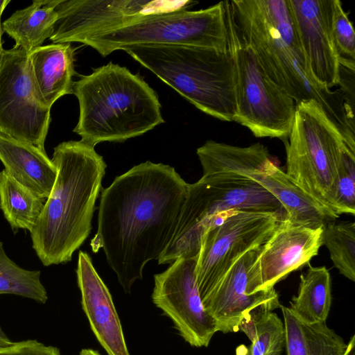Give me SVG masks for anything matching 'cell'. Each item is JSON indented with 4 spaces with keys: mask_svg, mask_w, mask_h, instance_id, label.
<instances>
[{
    "mask_svg": "<svg viewBox=\"0 0 355 355\" xmlns=\"http://www.w3.org/2000/svg\"><path fill=\"white\" fill-rule=\"evenodd\" d=\"M189 184L162 163H141L103 189L93 252L103 249L125 293L158 260L175 232Z\"/></svg>",
    "mask_w": 355,
    "mask_h": 355,
    "instance_id": "1",
    "label": "cell"
},
{
    "mask_svg": "<svg viewBox=\"0 0 355 355\" xmlns=\"http://www.w3.org/2000/svg\"><path fill=\"white\" fill-rule=\"evenodd\" d=\"M52 161L57 177L30 232L32 248L44 266L66 263L89 236L106 164L81 140L60 143Z\"/></svg>",
    "mask_w": 355,
    "mask_h": 355,
    "instance_id": "2",
    "label": "cell"
},
{
    "mask_svg": "<svg viewBox=\"0 0 355 355\" xmlns=\"http://www.w3.org/2000/svg\"><path fill=\"white\" fill-rule=\"evenodd\" d=\"M239 32L268 78L296 105L314 99L344 135L352 132L349 106L322 89L308 68L288 0L229 1Z\"/></svg>",
    "mask_w": 355,
    "mask_h": 355,
    "instance_id": "3",
    "label": "cell"
},
{
    "mask_svg": "<svg viewBox=\"0 0 355 355\" xmlns=\"http://www.w3.org/2000/svg\"><path fill=\"white\" fill-rule=\"evenodd\" d=\"M79 118L73 132L95 146L123 142L163 123L156 92L139 74L112 62L73 83Z\"/></svg>",
    "mask_w": 355,
    "mask_h": 355,
    "instance_id": "4",
    "label": "cell"
},
{
    "mask_svg": "<svg viewBox=\"0 0 355 355\" xmlns=\"http://www.w3.org/2000/svg\"><path fill=\"white\" fill-rule=\"evenodd\" d=\"M204 113L223 121L236 114L230 51L190 45H132L122 49Z\"/></svg>",
    "mask_w": 355,
    "mask_h": 355,
    "instance_id": "5",
    "label": "cell"
},
{
    "mask_svg": "<svg viewBox=\"0 0 355 355\" xmlns=\"http://www.w3.org/2000/svg\"><path fill=\"white\" fill-rule=\"evenodd\" d=\"M288 139L284 140L285 173L315 200L340 216L336 184L343 151L350 148L341 130L322 105L311 99L296 105Z\"/></svg>",
    "mask_w": 355,
    "mask_h": 355,
    "instance_id": "6",
    "label": "cell"
},
{
    "mask_svg": "<svg viewBox=\"0 0 355 355\" xmlns=\"http://www.w3.org/2000/svg\"><path fill=\"white\" fill-rule=\"evenodd\" d=\"M230 210L277 212L286 218L280 202L249 178L202 176L189 184L175 232L158 263L171 264L180 257L196 258L211 218Z\"/></svg>",
    "mask_w": 355,
    "mask_h": 355,
    "instance_id": "7",
    "label": "cell"
},
{
    "mask_svg": "<svg viewBox=\"0 0 355 355\" xmlns=\"http://www.w3.org/2000/svg\"><path fill=\"white\" fill-rule=\"evenodd\" d=\"M227 49L236 73L235 122L257 137L286 140L292 128L296 103L266 75L233 19L229 1H224Z\"/></svg>",
    "mask_w": 355,
    "mask_h": 355,
    "instance_id": "8",
    "label": "cell"
},
{
    "mask_svg": "<svg viewBox=\"0 0 355 355\" xmlns=\"http://www.w3.org/2000/svg\"><path fill=\"white\" fill-rule=\"evenodd\" d=\"M103 57L132 45H190L227 50L224 1L207 8L148 16L86 37Z\"/></svg>",
    "mask_w": 355,
    "mask_h": 355,
    "instance_id": "9",
    "label": "cell"
},
{
    "mask_svg": "<svg viewBox=\"0 0 355 355\" xmlns=\"http://www.w3.org/2000/svg\"><path fill=\"white\" fill-rule=\"evenodd\" d=\"M51 109L37 89L26 50L13 46L0 54V132L45 150Z\"/></svg>",
    "mask_w": 355,
    "mask_h": 355,
    "instance_id": "10",
    "label": "cell"
},
{
    "mask_svg": "<svg viewBox=\"0 0 355 355\" xmlns=\"http://www.w3.org/2000/svg\"><path fill=\"white\" fill-rule=\"evenodd\" d=\"M285 216L277 212L231 210L201 239L196 266L200 298L248 251L263 244Z\"/></svg>",
    "mask_w": 355,
    "mask_h": 355,
    "instance_id": "11",
    "label": "cell"
},
{
    "mask_svg": "<svg viewBox=\"0 0 355 355\" xmlns=\"http://www.w3.org/2000/svg\"><path fill=\"white\" fill-rule=\"evenodd\" d=\"M193 1L58 0L53 43L80 42L87 37L148 16L188 10Z\"/></svg>",
    "mask_w": 355,
    "mask_h": 355,
    "instance_id": "12",
    "label": "cell"
},
{
    "mask_svg": "<svg viewBox=\"0 0 355 355\" xmlns=\"http://www.w3.org/2000/svg\"><path fill=\"white\" fill-rule=\"evenodd\" d=\"M196 258L180 257L154 276L152 300L190 345L207 347L218 331L202 304L196 276Z\"/></svg>",
    "mask_w": 355,
    "mask_h": 355,
    "instance_id": "13",
    "label": "cell"
},
{
    "mask_svg": "<svg viewBox=\"0 0 355 355\" xmlns=\"http://www.w3.org/2000/svg\"><path fill=\"white\" fill-rule=\"evenodd\" d=\"M323 230L296 225L286 218L279 220L250 267L248 293L271 290L291 272L309 264L323 245Z\"/></svg>",
    "mask_w": 355,
    "mask_h": 355,
    "instance_id": "14",
    "label": "cell"
},
{
    "mask_svg": "<svg viewBox=\"0 0 355 355\" xmlns=\"http://www.w3.org/2000/svg\"><path fill=\"white\" fill-rule=\"evenodd\" d=\"M310 73L323 90L340 85L332 24L335 0H288Z\"/></svg>",
    "mask_w": 355,
    "mask_h": 355,
    "instance_id": "15",
    "label": "cell"
},
{
    "mask_svg": "<svg viewBox=\"0 0 355 355\" xmlns=\"http://www.w3.org/2000/svg\"><path fill=\"white\" fill-rule=\"evenodd\" d=\"M259 247L243 254L201 297L205 309L216 323L218 331L236 332L242 319L251 310L262 305L274 310L281 305L275 288L255 295L248 293L249 271Z\"/></svg>",
    "mask_w": 355,
    "mask_h": 355,
    "instance_id": "16",
    "label": "cell"
},
{
    "mask_svg": "<svg viewBox=\"0 0 355 355\" xmlns=\"http://www.w3.org/2000/svg\"><path fill=\"white\" fill-rule=\"evenodd\" d=\"M82 308L91 329L108 355H130L112 295L92 263L80 250L76 268Z\"/></svg>",
    "mask_w": 355,
    "mask_h": 355,
    "instance_id": "17",
    "label": "cell"
},
{
    "mask_svg": "<svg viewBox=\"0 0 355 355\" xmlns=\"http://www.w3.org/2000/svg\"><path fill=\"white\" fill-rule=\"evenodd\" d=\"M248 178L280 202L286 218L294 224L311 228L324 227L339 217L299 187L272 158Z\"/></svg>",
    "mask_w": 355,
    "mask_h": 355,
    "instance_id": "18",
    "label": "cell"
},
{
    "mask_svg": "<svg viewBox=\"0 0 355 355\" xmlns=\"http://www.w3.org/2000/svg\"><path fill=\"white\" fill-rule=\"evenodd\" d=\"M0 161L17 182L46 200L57 177V168L46 151L0 132Z\"/></svg>",
    "mask_w": 355,
    "mask_h": 355,
    "instance_id": "19",
    "label": "cell"
},
{
    "mask_svg": "<svg viewBox=\"0 0 355 355\" xmlns=\"http://www.w3.org/2000/svg\"><path fill=\"white\" fill-rule=\"evenodd\" d=\"M33 79L38 93L51 107L60 97L73 94L74 51L69 43H53L29 53Z\"/></svg>",
    "mask_w": 355,
    "mask_h": 355,
    "instance_id": "20",
    "label": "cell"
},
{
    "mask_svg": "<svg viewBox=\"0 0 355 355\" xmlns=\"http://www.w3.org/2000/svg\"><path fill=\"white\" fill-rule=\"evenodd\" d=\"M196 153L202 166V177L248 178L271 158L268 148L261 143L241 147L208 140L197 149Z\"/></svg>",
    "mask_w": 355,
    "mask_h": 355,
    "instance_id": "21",
    "label": "cell"
},
{
    "mask_svg": "<svg viewBox=\"0 0 355 355\" xmlns=\"http://www.w3.org/2000/svg\"><path fill=\"white\" fill-rule=\"evenodd\" d=\"M287 355H345L347 343L326 322L308 324L280 305Z\"/></svg>",
    "mask_w": 355,
    "mask_h": 355,
    "instance_id": "22",
    "label": "cell"
},
{
    "mask_svg": "<svg viewBox=\"0 0 355 355\" xmlns=\"http://www.w3.org/2000/svg\"><path fill=\"white\" fill-rule=\"evenodd\" d=\"M58 1L35 0L17 10L1 24L3 32L13 39L15 46L31 52L51 36L58 17L55 10Z\"/></svg>",
    "mask_w": 355,
    "mask_h": 355,
    "instance_id": "23",
    "label": "cell"
},
{
    "mask_svg": "<svg viewBox=\"0 0 355 355\" xmlns=\"http://www.w3.org/2000/svg\"><path fill=\"white\" fill-rule=\"evenodd\" d=\"M300 280L297 295L292 297L290 309L304 322H326L332 300L329 270L325 266L309 264Z\"/></svg>",
    "mask_w": 355,
    "mask_h": 355,
    "instance_id": "24",
    "label": "cell"
},
{
    "mask_svg": "<svg viewBox=\"0 0 355 355\" xmlns=\"http://www.w3.org/2000/svg\"><path fill=\"white\" fill-rule=\"evenodd\" d=\"M44 200L0 171V209L15 234L19 229L31 232L42 211Z\"/></svg>",
    "mask_w": 355,
    "mask_h": 355,
    "instance_id": "25",
    "label": "cell"
},
{
    "mask_svg": "<svg viewBox=\"0 0 355 355\" xmlns=\"http://www.w3.org/2000/svg\"><path fill=\"white\" fill-rule=\"evenodd\" d=\"M268 305L248 312L239 324L251 341L248 355H282L285 346L284 325Z\"/></svg>",
    "mask_w": 355,
    "mask_h": 355,
    "instance_id": "26",
    "label": "cell"
},
{
    "mask_svg": "<svg viewBox=\"0 0 355 355\" xmlns=\"http://www.w3.org/2000/svg\"><path fill=\"white\" fill-rule=\"evenodd\" d=\"M40 275V270H27L14 262L0 241V295L12 294L45 304L48 295Z\"/></svg>",
    "mask_w": 355,
    "mask_h": 355,
    "instance_id": "27",
    "label": "cell"
},
{
    "mask_svg": "<svg viewBox=\"0 0 355 355\" xmlns=\"http://www.w3.org/2000/svg\"><path fill=\"white\" fill-rule=\"evenodd\" d=\"M323 245L339 272L355 281V224L345 221L328 223L323 230Z\"/></svg>",
    "mask_w": 355,
    "mask_h": 355,
    "instance_id": "28",
    "label": "cell"
},
{
    "mask_svg": "<svg viewBox=\"0 0 355 355\" xmlns=\"http://www.w3.org/2000/svg\"><path fill=\"white\" fill-rule=\"evenodd\" d=\"M332 35L340 66L354 71L355 33L347 13L339 0H335L334 3Z\"/></svg>",
    "mask_w": 355,
    "mask_h": 355,
    "instance_id": "29",
    "label": "cell"
},
{
    "mask_svg": "<svg viewBox=\"0 0 355 355\" xmlns=\"http://www.w3.org/2000/svg\"><path fill=\"white\" fill-rule=\"evenodd\" d=\"M336 202L340 214H355V152L343 151L342 165L336 184Z\"/></svg>",
    "mask_w": 355,
    "mask_h": 355,
    "instance_id": "30",
    "label": "cell"
},
{
    "mask_svg": "<svg viewBox=\"0 0 355 355\" xmlns=\"http://www.w3.org/2000/svg\"><path fill=\"white\" fill-rule=\"evenodd\" d=\"M0 355H61L60 349L36 340L13 342L0 349Z\"/></svg>",
    "mask_w": 355,
    "mask_h": 355,
    "instance_id": "31",
    "label": "cell"
},
{
    "mask_svg": "<svg viewBox=\"0 0 355 355\" xmlns=\"http://www.w3.org/2000/svg\"><path fill=\"white\" fill-rule=\"evenodd\" d=\"M13 342L8 337L0 326V349L11 345Z\"/></svg>",
    "mask_w": 355,
    "mask_h": 355,
    "instance_id": "32",
    "label": "cell"
},
{
    "mask_svg": "<svg viewBox=\"0 0 355 355\" xmlns=\"http://www.w3.org/2000/svg\"><path fill=\"white\" fill-rule=\"evenodd\" d=\"M345 355H355V336L353 335L347 343V349Z\"/></svg>",
    "mask_w": 355,
    "mask_h": 355,
    "instance_id": "33",
    "label": "cell"
},
{
    "mask_svg": "<svg viewBox=\"0 0 355 355\" xmlns=\"http://www.w3.org/2000/svg\"><path fill=\"white\" fill-rule=\"evenodd\" d=\"M79 355H101L98 351L92 349H83Z\"/></svg>",
    "mask_w": 355,
    "mask_h": 355,
    "instance_id": "34",
    "label": "cell"
},
{
    "mask_svg": "<svg viewBox=\"0 0 355 355\" xmlns=\"http://www.w3.org/2000/svg\"><path fill=\"white\" fill-rule=\"evenodd\" d=\"M10 2V0H0V17Z\"/></svg>",
    "mask_w": 355,
    "mask_h": 355,
    "instance_id": "35",
    "label": "cell"
},
{
    "mask_svg": "<svg viewBox=\"0 0 355 355\" xmlns=\"http://www.w3.org/2000/svg\"><path fill=\"white\" fill-rule=\"evenodd\" d=\"M3 30L1 26V16L0 17V54L3 50L2 47V34H3Z\"/></svg>",
    "mask_w": 355,
    "mask_h": 355,
    "instance_id": "36",
    "label": "cell"
}]
</instances>
